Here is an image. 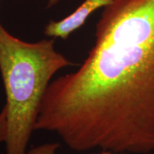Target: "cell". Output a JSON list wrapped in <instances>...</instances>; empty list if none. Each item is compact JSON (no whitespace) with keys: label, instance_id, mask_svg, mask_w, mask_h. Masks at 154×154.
<instances>
[{"label":"cell","instance_id":"obj_5","mask_svg":"<svg viewBox=\"0 0 154 154\" xmlns=\"http://www.w3.org/2000/svg\"><path fill=\"white\" fill-rule=\"evenodd\" d=\"M58 2L59 0H48V7H51V6L56 5Z\"/></svg>","mask_w":154,"mask_h":154},{"label":"cell","instance_id":"obj_2","mask_svg":"<svg viewBox=\"0 0 154 154\" xmlns=\"http://www.w3.org/2000/svg\"><path fill=\"white\" fill-rule=\"evenodd\" d=\"M113 0H85L72 14L59 22L51 21L46 26L44 34L47 36L66 39L74 31L80 28L88 17L96 9L104 7Z\"/></svg>","mask_w":154,"mask_h":154},{"label":"cell","instance_id":"obj_3","mask_svg":"<svg viewBox=\"0 0 154 154\" xmlns=\"http://www.w3.org/2000/svg\"><path fill=\"white\" fill-rule=\"evenodd\" d=\"M59 143H48L35 146L29 150L26 154H57V151L59 148ZM99 154H122L121 153H114L111 151H103Z\"/></svg>","mask_w":154,"mask_h":154},{"label":"cell","instance_id":"obj_1","mask_svg":"<svg viewBox=\"0 0 154 154\" xmlns=\"http://www.w3.org/2000/svg\"><path fill=\"white\" fill-rule=\"evenodd\" d=\"M74 66L56 51L54 40L30 43L0 24V72L7 98L6 154H26L43 97L52 77Z\"/></svg>","mask_w":154,"mask_h":154},{"label":"cell","instance_id":"obj_4","mask_svg":"<svg viewBox=\"0 0 154 154\" xmlns=\"http://www.w3.org/2000/svg\"><path fill=\"white\" fill-rule=\"evenodd\" d=\"M7 109L4 106L2 110L0 112V143L5 141L7 138Z\"/></svg>","mask_w":154,"mask_h":154}]
</instances>
